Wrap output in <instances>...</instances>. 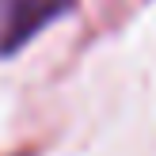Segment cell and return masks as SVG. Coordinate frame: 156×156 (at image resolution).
I'll return each mask as SVG.
<instances>
[{
	"label": "cell",
	"mask_w": 156,
	"mask_h": 156,
	"mask_svg": "<svg viewBox=\"0 0 156 156\" xmlns=\"http://www.w3.org/2000/svg\"><path fill=\"white\" fill-rule=\"evenodd\" d=\"M76 0H0V53H19Z\"/></svg>",
	"instance_id": "1"
}]
</instances>
